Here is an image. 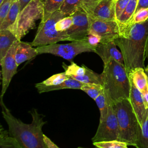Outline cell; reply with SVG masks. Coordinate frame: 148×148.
<instances>
[{
    "label": "cell",
    "mask_w": 148,
    "mask_h": 148,
    "mask_svg": "<svg viewBox=\"0 0 148 148\" xmlns=\"http://www.w3.org/2000/svg\"><path fill=\"white\" fill-rule=\"evenodd\" d=\"M80 90L84 91L94 100L102 92H104L103 87L102 84L94 83H84Z\"/></svg>",
    "instance_id": "cell-27"
},
{
    "label": "cell",
    "mask_w": 148,
    "mask_h": 148,
    "mask_svg": "<svg viewBox=\"0 0 148 148\" xmlns=\"http://www.w3.org/2000/svg\"><path fill=\"white\" fill-rule=\"evenodd\" d=\"M43 139L47 148H60L49 138H48L45 135H44Z\"/></svg>",
    "instance_id": "cell-36"
},
{
    "label": "cell",
    "mask_w": 148,
    "mask_h": 148,
    "mask_svg": "<svg viewBox=\"0 0 148 148\" xmlns=\"http://www.w3.org/2000/svg\"><path fill=\"white\" fill-rule=\"evenodd\" d=\"M119 128L113 103L108 105V114L99 124L97 132L92 138V142L118 140Z\"/></svg>",
    "instance_id": "cell-8"
},
{
    "label": "cell",
    "mask_w": 148,
    "mask_h": 148,
    "mask_svg": "<svg viewBox=\"0 0 148 148\" xmlns=\"http://www.w3.org/2000/svg\"><path fill=\"white\" fill-rule=\"evenodd\" d=\"M74 79L85 84L94 83L102 85L101 75L95 72L88 67H87L86 73L83 75L76 77Z\"/></svg>",
    "instance_id": "cell-24"
},
{
    "label": "cell",
    "mask_w": 148,
    "mask_h": 148,
    "mask_svg": "<svg viewBox=\"0 0 148 148\" xmlns=\"http://www.w3.org/2000/svg\"><path fill=\"white\" fill-rule=\"evenodd\" d=\"M20 12V5L19 1L14 0L6 17L0 24V30L9 29L16 22Z\"/></svg>",
    "instance_id": "cell-20"
},
{
    "label": "cell",
    "mask_w": 148,
    "mask_h": 148,
    "mask_svg": "<svg viewBox=\"0 0 148 148\" xmlns=\"http://www.w3.org/2000/svg\"><path fill=\"white\" fill-rule=\"evenodd\" d=\"M80 147V148H83V147ZM95 148H98V147H96Z\"/></svg>",
    "instance_id": "cell-44"
},
{
    "label": "cell",
    "mask_w": 148,
    "mask_h": 148,
    "mask_svg": "<svg viewBox=\"0 0 148 148\" xmlns=\"http://www.w3.org/2000/svg\"><path fill=\"white\" fill-rule=\"evenodd\" d=\"M147 36L148 20L127 27L114 40L123 56L127 73L135 68H146L145 46Z\"/></svg>",
    "instance_id": "cell-2"
},
{
    "label": "cell",
    "mask_w": 148,
    "mask_h": 148,
    "mask_svg": "<svg viewBox=\"0 0 148 148\" xmlns=\"http://www.w3.org/2000/svg\"><path fill=\"white\" fill-rule=\"evenodd\" d=\"M113 105L119 128L118 140L135 147L140 126L130 99H121Z\"/></svg>",
    "instance_id": "cell-4"
},
{
    "label": "cell",
    "mask_w": 148,
    "mask_h": 148,
    "mask_svg": "<svg viewBox=\"0 0 148 148\" xmlns=\"http://www.w3.org/2000/svg\"><path fill=\"white\" fill-rule=\"evenodd\" d=\"M95 53L101 57L103 64L106 63L110 58H113L124 65L123 56L117 49L114 40L99 43L96 46Z\"/></svg>",
    "instance_id": "cell-13"
},
{
    "label": "cell",
    "mask_w": 148,
    "mask_h": 148,
    "mask_svg": "<svg viewBox=\"0 0 148 148\" xmlns=\"http://www.w3.org/2000/svg\"><path fill=\"white\" fill-rule=\"evenodd\" d=\"M95 47L91 46L87 40L72 41L69 43L58 44L57 43L37 47L38 54H51L71 61L77 55L86 52H94Z\"/></svg>",
    "instance_id": "cell-7"
},
{
    "label": "cell",
    "mask_w": 148,
    "mask_h": 148,
    "mask_svg": "<svg viewBox=\"0 0 148 148\" xmlns=\"http://www.w3.org/2000/svg\"><path fill=\"white\" fill-rule=\"evenodd\" d=\"M84 83H82L78 80H76L72 77L68 78L67 80L64 81L63 83L56 85V86H44L36 83L35 84V87L36 88L39 93H43L46 92H49L51 91L58 90L61 89H79L80 90L82 87Z\"/></svg>",
    "instance_id": "cell-17"
},
{
    "label": "cell",
    "mask_w": 148,
    "mask_h": 148,
    "mask_svg": "<svg viewBox=\"0 0 148 148\" xmlns=\"http://www.w3.org/2000/svg\"><path fill=\"white\" fill-rule=\"evenodd\" d=\"M145 72H146V75H147V80H148V68H145Z\"/></svg>",
    "instance_id": "cell-42"
},
{
    "label": "cell",
    "mask_w": 148,
    "mask_h": 148,
    "mask_svg": "<svg viewBox=\"0 0 148 148\" xmlns=\"http://www.w3.org/2000/svg\"><path fill=\"white\" fill-rule=\"evenodd\" d=\"M43 16V0H32L20 11L16 22L9 28L18 40L35 27L38 20Z\"/></svg>",
    "instance_id": "cell-5"
},
{
    "label": "cell",
    "mask_w": 148,
    "mask_h": 148,
    "mask_svg": "<svg viewBox=\"0 0 148 148\" xmlns=\"http://www.w3.org/2000/svg\"><path fill=\"white\" fill-rule=\"evenodd\" d=\"M101 75L108 104L121 99L130 98L131 83L124 64L110 58L103 64V70Z\"/></svg>",
    "instance_id": "cell-3"
},
{
    "label": "cell",
    "mask_w": 148,
    "mask_h": 148,
    "mask_svg": "<svg viewBox=\"0 0 148 148\" xmlns=\"http://www.w3.org/2000/svg\"><path fill=\"white\" fill-rule=\"evenodd\" d=\"M2 114L6 122L10 135L17 139L23 148H47L44 141L42 127L46 123L44 116L33 108L29 113L32 116V122L25 124L14 117L5 105L3 98H0Z\"/></svg>",
    "instance_id": "cell-1"
},
{
    "label": "cell",
    "mask_w": 148,
    "mask_h": 148,
    "mask_svg": "<svg viewBox=\"0 0 148 148\" xmlns=\"http://www.w3.org/2000/svg\"><path fill=\"white\" fill-rule=\"evenodd\" d=\"M92 143L98 148H128L127 143L118 140L92 142Z\"/></svg>",
    "instance_id": "cell-30"
},
{
    "label": "cell",
    "mask_w": 148,
    "mask_h": 148,
    "mask_svg": "<svg viewBox=\"0 0 148 148\" xmlns=\"http://www.w3.org/2000/svg\"><path fill=\"white\" fill-rule=\"evenodd\" d=\"M62 67L66 75L73 79L83 75L86 73L87 68V66L83 64L82 66H79L73 62H71L69 65L62 63Z\"/></svg>",
    "instance_id": "cell-26"
},
{
    "label": "cell",
    "mask_w": 148,
    "mask_h": 148,
    "mask_svg": "<svg viewBox=\"0 0 148 148\" xmlns=\"http://www.w3.org/2000/svg\"><path fill=\"white\" fill-rule=\"evenodd\" d=\"M145 57L147 58L148 60V36L146 40V46H145ZM146 68H148V64L146 66Z\"/></svg>",
    "instance_id": "cell-41"
},
{
    "label": "cell",
    "mask_w": 148,
    "mask_h": 148,
    "mask_svg": "<svg viewBox=\"0 0 148 148\" xmlns=\"http://www.w3.org/2000/svg\"><path fill=\"white\" fill-rule=\"evenodd\" d=\"M20 40L16 41L9 49L5 57L0 60L1 66L2 90L0 98H3L12 77L17 73L18 65L16 60V51Z\"/></svg>",
    "instance_id": "cell-9"
},
{
    "label": "cell",
    "mask_w": 148,
    "mask_h": 148,
    "mask_svg": "<svg viewBox=\"0 0 148 148\" xmlns=\"http://www.w3.org/2000/svg\"><path fill=\"white\" fill-rule=\"evenodd\" d=\"M78 148H80V147H78Z\"/></svg>",
    "instance_id": "cell-45"
},
{
    "label": "cell",
    "mask_w": 148,
    "mask_h": 148,
    "mask_svg": "<svg viewBox=\"0 0 148 148\" xmlns=\"http://www.w3.org/2000/svg\"><path fill=\"white\" fill-rule=\"evenodd\" d=\"M65 17L60 10L54 12L46 21L41 22L38 28L35 37L31 42L32 46H42L57 43L60 41L71 39L66 31H58L56 28V23L61 18Z\"/></svg>",
    "instance_id": "cell-6"
},
{
    "label": "cell",
    "mask_w": 148,
    "mask_h": 148,
    "mask_svg": "<svg viewBox=\"0 0 148 148\" xmlns=\"http://www.w3.org/2000/svg\"><path fill=\"white\" fill-rule=\"evenodd\" d=\"M147 20H148V8H141L135 12L132 18L131 23L129 25L133 24L142 23L146 22Z\"/></svg>",
    "instance_id": "cell-31"
},
{
    "label": "cell",
    "mask_w": 148,
    "mask_h": 148,
    "mask_svg": "<svg viewBox=\"0 0 148 148\" xmlns=\"http://www.w3.org/2000/svg\"><path fill=\"white\" fill-rule=\"evenodd\" d=\"M130 83L131 90L129 99L140 126L145 119L147 109L145 107L142 94L131 81Z\"/></svg>",
    "instance_id": "cell-14"
},
{
    "label": "cell",
    "mask_w": 148,
    "mask_h": 148,
    "mask_svg": "<svg viewBox=\"0 0 148 148\" xmlns=\"http://www.w3.org/2000/svg\"><path fill=\"white\" fill-rule=\"evenodd\" d=\"M83 0H64L59 10L65 16H71L82 6Z\"/></svg>",
    "instance_id": "cell-25"
},
{
    "label": "cell",
    "mask_w": 148,
    "mask_h": 148,
    "mask_svg": "<svg viewBox=\"0 0 148 148\" xmlns=\"http://www.w3.org/2000/svg\"><path fill=\"white\" fill-rule=\"evenodd\" d=\"M73 18L72 25L66 31L72 41L87 40L89 34L90 21L87 13L80 7L72 15Z\"/></svg>",
    "instance_id": "cell-10"
},
{
    "label": "cell",
    "mask_w": 148,
    "mask_h": 148,
    "mask_svg": "<svg viewBox=\"0 0 148 148\" xmlns=\"http://www.w3.org/2000/svg\"><path fill=\"white\" fill-rule=\"evenodd\" d=\"M94 101H95L97 106L99 108L100 112L99 121H101L105 118L108 114L109 105V104L107 102L104 92H102L98 97H97Z\"/></svg>",
    "instance_id": "cell-29"
},
{
    "label": "cell",
    "mask_w": 148,
    "mask_h": 148,
    "mask_svg": "<svg viewBox=\"0 0 148 148\" xmlns=\"http://www.w3.org/2000/svg\"><path fill=\"white\" fill-rule=\"evenodd\" d=\"M97 0H83V4L81 7H85L87 6L92 3L97 1Z\"/></svg>",
    "instance_id": "cell-40"
},
{
    "label": "cell",
    "mask_w": 148,
    "mask_h": 148,
    "mask_svg": "<svg viewBox=\"0 0 148 148\" xmlns=\"http://www.w3.org/2000/svg\"><path fill=\"white\" fill-rule=\"evenodd\" d=\"M87 40L91 46L96 47V46L101 43V37L97 34L89 33L87 36Z\"/></svg>",
    "instance_id": "cell-35"
},
{
    "label": "cell",
    "mask_w": 148,
    "mask_h": 148,
    "mask_svg": "<svg viewBox=\"0 0 148 148\" xmlns=\"http://www.w3.org/2000/svg\"><path fill=\"white\" fill-rule=\"evenodd\" d=\"M3 0H0V4L3 2Z\"/></svg>",
    "instance_id": "cell-43"
},
{
    "label": "cell",
    "mask_w": 148,
    "mask_h": 148,
    "mask_svg": "<svg viewBox=\"0 0 148 148\" xmlns=\"http://www.w3.org/2000/svg\"><path fill=\"white\" fill-rule=\"evenodd\" d=\"M20 5V11L22 10L32 0H18Z\"/></svg>",
    "instance_id": "cell-39"
},
{
    "label": "cell",
    "mask_w": 148,
    "mask_h": 148,
    "mask_svg": "<svg viewBox=\"0 0 148 148\" xmlns=\"http://www.w3.org/2000/svg\"><path fill=\"white\" fill-rule=\"evenodd\" d=\"M142 95H143V98L145 107L146 109L148 110V90L146 92L143 93Z\"/></svg>",
    "instance_id": "cell-38"
},
{
    "label": "cell",
    "mask_w": 148,
    "mask_h": 148,
    "mask_svg": "<svg viewBox=\"0 0 148 148\" xmlns=\"http://www.w3.org/2000/svg\"><path fill=\"white\" fill-rule=\"evenodd\" d=\"M82 8L91 18L101 20H116L114 0H97Z\"/></svg>",
    "instance_id": "cell-12"
},
{
    "label": "cell",
    "mask_w": 148,
    "mask_h": 148,
    "mask_svg": "<svg viewBox=\"0 0 148 148\" xmlns=\"http://www.w3.org/2000/svg\"><path fill=\"white\" fill-rule=\"evenodd\" d=\"M115 1V13L116 20L119 18L124 12L130 0H114Z\"/></svg>",
    "instance_id": "cell-34"
},
{
    "label": "cell",
    "mask_w": 148,
    "mask_h": 148,
    "mask_svg": "<svg viewBox=\"0 0 148 148\" xmlns=\"http://www.w3.org/2000/svg\"><path fill=\"white\" fill-rule=\"evenodd\" d=\"M64 0H43V16L41 22L46 21L55 12L59 10Z\"/></svg>",
    "instance_id": "cell-23"
},
{
    "label": "cell",
    "mask_w": 148,
    "mask_h": 148,
    "mask_svg": "<svg viewBox=\"0 0 148 148\" xmlns=\"http://www.w3.org/2000/svg\"><path fill=\"white\" fill-rule=\"evenodd\" d=\"M128 74L130 80L142 94L148 90V80L145 68L140 67L133 68Z\"/></svg>",
    "instance_id": "cell-16"
},
{
    "label": "cell",
    "mask_w": 148,
    "mask_h": 148,
    "mask_svg": "<svg viewBox=\"0 0 148 148\" xmlns=\"http://www.w3.org/2000/svg\"><path fill=\"white\" fill-rule=\"evenodd\" d=\"M0 148H23L17 139L2 125L0 127Z\"/></svg>",
    "instance_id": "cell-21"
},
{
    "label": "cell",
    "mask_w": 148,
    "mask_h": 148,
    "mask_svg": "<svg viewBox=\"0 0 148 148\" xmlns=\"http://www.w3.org/2000/svg\"><path fill=\"white\" fill-rule=\"evenodd\" d=\"M139 0H130L123 13L117 19L120 32L128 27L136 12Z\"/></svg>",
    "instance_id": "cell-18"
},
{
    "label": "cell",
    "mask_w": 148,
    "mask_h": 148,
    "mask_svg": "<svg viewBox=\"0 0 148 148\" xmlns=\"http://www.w3.org/2000/svg\"><path fill=\"white\" fill-rule=\"evenodd\" d=\"M18 40L14 34L9 29L0 30V60L6 54L13 43Z\"/></svg>",
    "instance_id": "cell-19"
},
{
    "label": "cell",
    "mask_w": 148,
    "mask_h": 148,
    "mask_svg": "<svg viewBox=\"0 0 148 148\" xmlns=\"http://www.w3.org/2000/svg\"><path fill=\"white\" fill-rule=\"evenodd\" d=\"M14 0H3L0 4V24L8 14Z\"/></svg>",
    "instance_id": "cell-33"
},
{
    "label": "cell",
    "mask_w": 148,
    "mask_h": 148,
    "mask_svg": "<svg viewBox=\"0 0 148 148\" xmlns=\"http://www.w3.org/2000/svg\"><path fill=\"white\" fill-rule=\"evenodd\" d=\"M135 147L148 148V110L145 119L140 125Z\"/></svg>",
    "instance_id": "cell-22"
},
{
    "label": "cell",
    "mask_w": 148,
    "mask_h": 148,
    "mask_svg": "<svg viewBox=\"0 0 148 148\" xmlns=\"http://www.w3.org/2000/svg\"><path fill=\"white\" fill-rule=\"evenodd\" d=\"M144 8H148V0H139L136 11Z\"/></svg>",
    "instance_id": "cell-37"
},
{
    "label": "cell",
    "mask_w": 148,
    "mask_h": 148,
    "mask_svg": "<svg viewBox=\"0 0 148 148\" xmlns=\"http://www.w3.org/2000/svg\"><path fill=\"white\" fill-rule=\"evenodd\" d=\"M69 77H70L68 76L65 72H64L52 75L51 76L49 77L48 79L45 80L44 81L38 83V84L44 86H56L63 83L64 81H65Z\"/></svg>",
    "instance_id": "cell-28"
},
{
    "label": "cell",
    "mask_w": 148,
    "mask_h": 148,
    "mask_svg": "<svg viewBox=\"0 0 148 148\" xmlns=\"http://www.w3.org/2000/svg\"><path fill=\"white\" fill-rule=\"evenodd\" d=\"M38 55L36 48H34L30 43L20 40L16 51V60L18 66L26 61L30 60Z\"/></svg>",
    "instance_id": "cell-15"
},
{
    "label": "cell",
    "mask_w": 148,
    "mask_h": 148,
    "mask_svg": "<svg viewBox=\"0 0 148 148\" xmlns=\"http://www.w3.org/2000/svg\"><path fill=\"white\" fill-rule=\"evenodd\" d=\"M73 24V18L72 16H68L60 20L56 24V29L58 31L64 32L67 31Z\"/></svg>",
    "instance_id": "cell-32"
},
{
    "label": "cell",
    "mask_w": 148,
    "mask_h": 148,
    "mask_svg": "<svg viewBox=\"0 0 148 148\" xmlns=\"http://www.w3.org/2000/svg\"><path fill=\"white\" fill-rule=\"evenodd\" d=\"M90 17L89 33L101 37V43L114 40L120 35V29L117 20H101Z\"/></svg>",
    "instance_id": "cell-11"
}]
</instances>
